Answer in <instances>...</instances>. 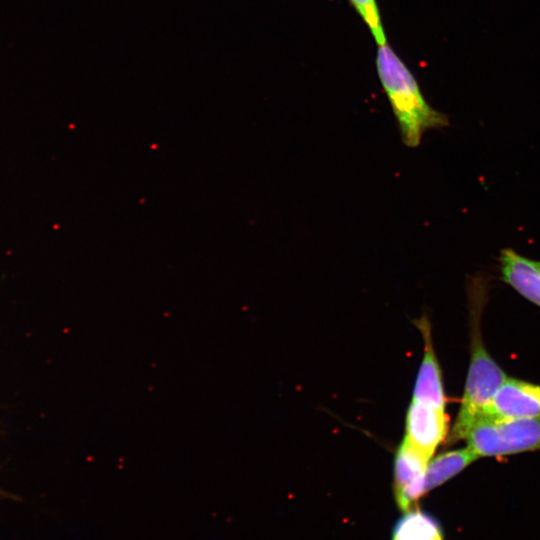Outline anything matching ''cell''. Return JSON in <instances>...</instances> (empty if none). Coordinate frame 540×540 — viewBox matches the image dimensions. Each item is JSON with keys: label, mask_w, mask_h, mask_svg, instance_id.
I'll list each match as a JSON object with an SVG mask.
<instances>
[{"label": "cell", "mask_w": 540, "mask_h": 540, "mask_svg": "<svg viewBox=\"0 0 540 540\" xmlns=\"http://www.w3.org/2000/svg\"><path fill=\"white\" fill-rule=\"evenodd\" d=\"M376 70L405 146L415 148L426 131L448 125L447 116L427 102L414 75L387 43L377 48Z\"/></svg>", "instance_id": "cell-1"}, {"label": "cell", "mask_w": 540, "mask_h": 540, "mask_svg": "<svg viewBox=\"0 0 540 540\" xmlns=\"http://www.w3.org/2000/svg\"><path fill=\"white\" fill-rule=\"evenodd\" d=\"M474 306L469 369L459 411L447 438L449 445L466 440L473 427L486 417L499 389L508 378L483 343L479 311Z\"/></svg>", "instance_id": "cell-2"}, {"label": "cell", "mask_w": 540, "mask_h": 540, "mask_svg": "<svg viewBox=\"0 0 540 540\" xmlns=\"http://www.w3.org/2000/svg\"><path fill=\"white\" fill-rule=\"evenodd\" d=\"M478 457H502L540 450V417L482 419L466 438Z\"/></svg>", "instance_id": "cell-3"}, {"label": "cell", "mask_w": 540, "mask_h": 540, "mask_svg": "<svg viewBox=\"0 0 540 540\" xmlns=\"http://www.w3.org/2000/svg\"><path fill=\"white\" fill-rule=\"evenodd\" d=\"M432 457L406 440L399 446L394 462V494L398 508L406 512L424 496L423 483Z\"/></svg>", "instance_id": "cell-4"}, {"label": "cell", "mask_w": 540, "mask_h": 540, "mask_svg": "<svg viewBox=\"0 0 540 540\" xmlns=\"http://www.w3.org/2000/svg\"><path fill=\"white\" fill-rule=\"evenodd\" d=\"M447 430L444 409L411 401L406 415L404 440L432 457L436 448L445 440Z\"/></svg>", "instance_id": "cell-5"}, {"label": "cell", "mask_w": 540, "mask_h": 540, "mask_svg": "<svg viewBox=\"0 0 540 540\" xmlns=\"http://www.w3.org/2000/svg\"><path fill=\"white\" fill-rule=\"evenodd\" d=\"M540 417V385L507 378L484 419Z\"/></svg>", "instance_id": "cell-6"}, {"label": "cell", "mask_w": 540, "mask_h": 540, "mask_svg": "<svg viewBox=\"0 0 540 540\" xmlns=\"http://www.w3.org/2000/svg\"><path fill=\"white\" fill-rule=\"evenodd\" d=\"M418 328L424 340V355L415 381L412 400L445 410L446 397L428 320L425 318L418 320Z\"/></svg>", "instance_id": "cell-7"}, {"label": "cell", "mask_w": 540, "mask_h": 540, "mask_svg": "<svg viewBox=\"0 0 540 540\" xmlns=\"http://www.w3.org/2000/svg\"><path fill=\"white\" fill-rule=\"evenodd\" d=\"M499 261L503 281L540 306V261L524 257L510 248L501 250Z\"/></svg>", "instance_id": "cell-8"}, {"label": "cell", "mask_w": 540, "mask_h": 540, "mask_svg": "<svg viewBox=\"0 0 540 540\" xmlns=\"http://www.w3.org/2000/svg\"><path fill=\"white\" fill-rule=\"evenodd\" d=\"M478 458L467 446L447 451L430 460L423 483L424 495L460 473Z\"/></svg>", "instance_id": "cell-9"}, {"label": "cell", "mask_w": 540, "mask_h": 540, "mask_svg": "<svg viewBox=\"0 0 540 540\" xmlns=\"http://www.w3.org/2000/svg\"><path fill=\"white\" fill-rule=\"evenodd\" d=\"M391 540H444L439 521L430 513L413 507L395 523Z\"/></svg>", "instance_id": "cell-10"}, {"label": "cell", "mask_w": 540, "mask_h": 540, "mask_svg": "<svg viewBox=\"0 0 540 540\" xmlns=\"http://www.w3.org/2000/svg\"><path fill=\"white\" fill-rule=\"evenodd\" d=\"M363 22L368 27L376 44L384 45L387 43L384 32L381 15L376 0H349Z\"/></svg>", "instance_id": "cell-11"}]
</instances>
